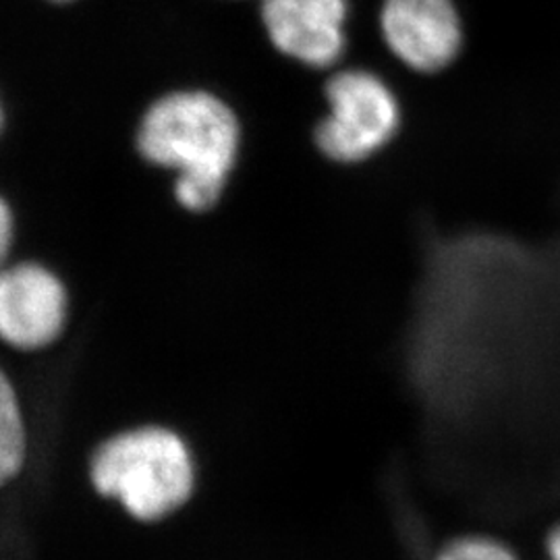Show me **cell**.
<instances>
[{
	"label": "cell",
	"instance_id": "obj_1",
	"mask_svg": "<svg viewBox=\"0 0 560 560\" xmlns=\"http://www.w3.org/2000/svg\"><path fill=\"white\" fill-rule=\"evenodd\" d=\"M245 145L240 110L222 94L180 85L154 96L133 127L140 161L171 179V198L189 217L212 214L233 185Z\"/></svg>",
	"mask_w": 560,
	"mask_h": 560
},
{
	"label": "cell",
	"instance_id": "obj_2",
	"mask_svg": "<svg viewBox=\"0 0 560 560\" xmlns=\"http://www.w3.org/2000/svg\"><path fill=\"white\" fill-rule=\"evenodd\" d=\"M90 481L106 501L138 521H159L189 501L196 463L187 441L162 423L122 428L94 448Z\"/></svg>",
	"mask_w": 560,
	"mask_h": 560
},
{
	"label": "cell",
	"instance_id": "obj_3",
	"mask_svg": "<svg viewBox=\"0 0 560 560\" xmlns=\"http://www.w3.org/2000/svg\"><path fill=\"white\" fill-rule=\"evenodd\" d=\"M402 122L399 94L381 73L340 67L322 85V113L310 136L320 159L355 168L382 156L399 138Z\"/></svg>",
	"mask_w": 560,
	"mask_h": 560
},
{
	"label": "cell",
	"instance_id": "obj_4",
	"mask_svg": "<svg viewBox=\"0 0 560 560\" xmlns=\"http://www.w3.org/2000/svg\"><path fill=\"white\" fill-rule=\"evenodd\" d=\"M73 316L67 280L36 258L0 266V345L21 355H38L65 339Z\"/></svg>",
	"mask_w": 560,
	"mask_h": 560
},
{
	"label": "cell",
	"instance_id": "obj_5",
	"mask_svg": "<svg viewBox=\"0 0 560 560\" xmlns=\"http://www.w3.org/2000/svg\"><path fill=\"white\" fill-rule=\"evenodd\" d=\"M382 42L418 75H439L459 59L463 21L455 0H382Z\"/></svg>",
	"mask_w": 560,
	"mask_h": 560
},
{
	"label": "cell",
	"instance_id": "obj_6",
	"mask_svg": "<svg viewBox=\"0 0 560 560\" xmlns=\"http://www.w3.org/2000/svg\"><path fill=\"white\" fill-rule=\"evenodd\" d=\"M260 21L280 57L310 71H335L347 52L349 0H261Z\"/></svg>",
	"mask_w": 560,
	"mask_h": 560
},
{
	"label": "cell",
	"instance_id": "obj_7",
	"mask_svg": "<svg viewBox=\"0 0 560 560\" xmlns=\"http://www.w3.org/2000/svg\"><path fill=\"white\" fill-rule=\"evenodd\" d=\"M30 457V428L20 388L0 363V490L20 478Z\"/></svg>",
	"mask_w": 560,
	"mask_h": 560
},
{
	"label": "cell",
	"instance_id": "obj_8",
	"mask_svg": "<svg viewBox=\"0 0 560 560\" xmlns=\"http://www.w3.org/2000/svg\"><path fill=\"white\" fill-rule=\"evenodd\" d=\"M436 560H520L502 541L486 536H467L451 541Z\"/></svg>",
	"mask_w": 560,
	"mask_h": 560
},
{
	"label": "cell",
	"instance_id": "obj_9",
	"mask_svg": "<svg viewBox=\"0 0 560 560\" xmlns=\"http://www.w3.org/2000/svg\"><path fill=\"white\" fill-rule=\"evenodd\" d=\"M18 241V214L13 203L0 191V266L13 258Z\"/></svg>",
	"mask_w": 560,
	"mask_h": 560
},
{
	"label": "cell",
	"instance_id": "obj_10",
	"mask_svg": "<svg viewBox=\"0 0 560 560\" xmlns=\"http://www.w3.org/2000/svg\"><path fill=\"white\" fill-rule=\"evenodd\" d=\"M546 557L548 560H560V523H557L546 538Z\"/></svg>",
	"mask_w": 560,
	"mask_h": 560
},
{
	"label": "cell",
	"instance_id": "obj_11",
	"mask_svg": "<svg viewBox=\"0 0 560 560\" xmlns=\"http://www.w3.org/2000/svg\"><path fill=\"white\" fill-rule=\"evenodd\" d=\"M4 120H7V113H4V104H2V98H0V136L4 131Z\"/></svg>",
	"mask_w": 560,
	"mask_h": 560
},
{
	"label": "cell",
	"instance_id": "obj_12",
	"mask_svg": "<svg viewBox=\"0 0 560 560\" xmlns=\"http://www.w3.org/2000/svg\"><path fill=\"white\" fill-rule=\"evenodd\" d=\"M50 2H57V4H65V2H71V0H50Z\"/></svg>",
	"mask_w": 560,
	"mask_h": 560
}]
</instances>
